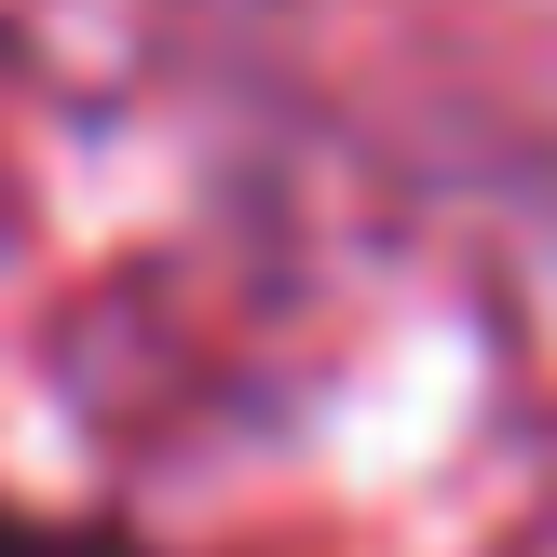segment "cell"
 Returning <instances> with one entry per match:
<instances>
[{"label": "cell", "instance_id": "6da1fadb", "mask_svg": "<svg viewBox=\"0 0 557 557\" xmlns=\"http://www.w3.org/2000/svg\"><path fill=\"white\" fill-rule=\"evenodd\" d=\"M0 557H109V544H82V531H27V517H0Z\"/></svg>", "mask_w": 557, "mask_h": 557}]
</instances>
